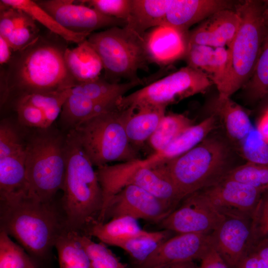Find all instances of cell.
I'll use <instances>...</instances> for the list:
<instances>
[{"mask_svg":"<svg viewBox=\"0 0 268 268\" xmlns=\"http://www.w3.org/2000/svg\"><path fill=\"white\" fill-rule=\"evenodd\" d=\"M251 251L257 254L265 263L268 268V239L259 241Z\"/></svg>","mask_w":268,"mask_h":268,"instance_id":"obj_49","label":"cell"},{"mask_svg":"<svg viewBox=\"0 0 268 268\" xmlns=\"http://www.w3.org/2000/svg\"><path fill=\"white\" fill-rule=\"evenodd\" d=\"M0 227L29 255L41 260L67 229L53 202H43L28 193L0 200Z\"/></svg>","mask_w":268,"mask_h":268,"instance_id":"obj_2","label":"cell"},{"mask_svg":"<svg viewBox=\"0 0 268 268\" xmlns=\"http://www.w3.org/2000/svg\"><path fill=\"white\" fill-rule=\"evenodd\" d=\"M238 145L240 153L247 162L268 165V143L256 128L253 127Z\"/></svg>","mask_w":268,"mask_h":268,"instance_id":"obj_39","label":"cell"},{"mask_svg":"<svg viewBox=\"0 0 268 268\" xmlns=\"http://www.w3.org/2000/svg\"><path fill=\"white\" fill-rule=\"evenodd\" d=\"M13 127L3 122L0 126V159L13 155L25 149Z\"/></svg>","mask_w":268,"mask_h":268,"instance_id":"obj_43","label":"cell"},{"mask_svg":"<svg viewBox=\"0 0 268 268\" xmlns=\"http://www.w3.org/2000/svg\"><path fill=\"white\" fill-rule=\"evenodd\" d=\"M225 217L197 191L184 198L179 206L158 224L162 229L177 234L211 233Z\"/></svg>","mask_w":268,"mask_h":268,"instance_id":"obj_12","label":"cell"},{"mask_svg":"<svg viewBox=\"0 0 268 268\" xmlns=\"http://www.w3.org/2000/svg\"><path fill=\"white\" fill-rule=\"evenodd\" d=\"M173 232L162 229L129 239L118 247L125 251L134 260V265L145 261L164 241L173 236Z\"/></svg>","mask_w":268,"mask_h":268,"instance_id":"obj_31","label":"cell"},{"mask_svg":"<svg viewBox=\"0 0 268 268\" xmlns=\"http://www.w3.org/2000/svg\"><path fill=\"white\" fill-rule=\"evenodd\" d=\"M65 60L70 73L78 84L99 78L103 69L99 56L87 39L73 48H67Z\"/></svg>","mask_w":268,"mask_h":268,"instance_id":"obj_21","label":"cell"},{"mask_svg":"<svg viewBox=\"0 0 268 268\" xmlns=\"http://www.w3.org/2000/svg\"><path fill=\"white\" fill-rule=\"evenodd\" d=\"M193 125V120L185 115L165 114L148 141L154 152L160 151Z\"/></svg>","mask_w":268,"mask_h":268,"instance_id":"obj_30","label":"cell"},{"mask_svg":"<svg viewBox=\"0 0 268 268\" xmlns=\"http://www.w3.org/2000/svg\"><path fill=\"white\" fill-rule=\"evenodd\" d=\"M74 232L88 256L92 268H129L104 243H96L85 234Z\"/></svg>","mask_w":268,"mask_h":268,"instance_id":"obj_35","label":"cell"},{"mask_svg":"<svg viewBox=\"0 0 268 268\" xmlns=\"http://www.w3.org/2000/svg\"><path fill=\"white\" fill-rule=\"evenodd\" d=\"M174 209L141 188L128 185L112 198L105 221L108 217L128 216L159 223Z\"/></svg>","mask_w":268,"mask_h":268,"instance_id":"obj_14","label":"cell"},{"mask_svg":"<svg viewBox=\"0 0 268 268\" xmlns=\"http://www.w3.org/2000/svg\"><path fill=\"white\" fill-rule=\"evenodd\" d=\"M238 268H268L264 261L255 252L251 251L243 260Z\"/></svg>","mask_w":268,"mask_h":268,"instance_id":"obj_47","label":"cell"},{"mask_svg":"<svg viewBox=\"0 0 268 268\" xmlns=\"http://www.w3.org/2000/svg\"><path fill=\"white\" fill-rule=\"evenodd\" d=\"M256 129L268 143V109L259 119Z\"/></svg>","mask_w":268,"mask_h":268,"instance_id":"obj_50","label":"cell"},{"mask_svg":"<svg viewBox=\"0 0 268 268\" xmlns=\"http://www.w3.org/2000/svg\"><path fill=\"white\" fill-rule=\"evenodd\" d=\"M0 2L6 6L19 9L37 21L52 33L58 35L67 42L78 44L88 37L87 36L70 32L61 26L51 15L42 8L35 0H0Z\"/></svg>","mask_w":268,"mask_h":268,"instance_id":"obj_28","label":"cell"},{"mask_svg":"<svg viewBox=\"0 0 268 268\" xmlns=\"http://www.w3.org/2000/svg\"><path fill=\"white\" fill-rule=\"evenodd\" d=\"M198 192L224 215L251 219L265 193L247 185L224 178Z\"/></svg>","mask_w":268,"mask_h":268,"instance_id":"obj_13","label":"cell"},{"mask_svg":"<svg viewBox=\"0 0 268 268\" xmlns=\"http://www.w3.org/2000/svg\"><path fill=\"white\" fill-rule=\"evenodd\" d=\"M213 84L204 72L189 66L144 85L120 99L118 107L135 109L144 106L165 107L196 94Z\"/></svg>","mask_w":268,"mask_h":268,"instance_id":"obj_10","label":"cell"},{"mask_svg":"<svg viewBox=\"0 0 268 268\" xmlns=\"http://www.w3.org/2000/svg\"><path fill=\"white\" fill-rule=\"evenodd\" d=\"M252 226L254 246L259 241L268 239V191L263 193L255 211Z\"/></svg>","mask_w":268,"mask_h":268,"instance_id":"obj_41","label":"cell"},{"mask_svg":"<svg viewBox=\"0 0 268 268\" xmlns=\"http://www.w3.org/2000/svg\"><path fill=\"white\" fill-rule=\"evenodd\" d=\"M212 247L229 268H238L252 251V219L229 215L211 233Z\"/></svg>","mask_w":268,"mask_h":268,"instance_id":"obj_15","label":"cell"},{"mask_svg":"<svg viewBox=\"0 0 268 268\" xmlns=\"http://www.w3.org/2000/svg\"><path fill=\"white\" fill-rule=\"evenodd\" d=\"M133 107L117 109L94 116L72 129L86 155L97 167L113 162L137 160L125 128Z\"/></svg>","mask_w":268,"mask_h":268,"instance_id":"obj_6","label":"cell"},{"mask_svg":"<svg viewBox=\"0 0 268 268\" xmlns=\"http://www.w3.org/2000/svg\"><path fill=\"white\" fill-rule=\"evenodd\" d=\"M87 40L99 56L104 79L109 82L139 80L138 70L148 69L150 62L143 37L126 26L94 32Z\"/></svg>","mask_w":268,"mask_h":268,"instance_id":"obj_7","label":"cell"},{"mask_svg":"<svg viewBox=\"0 0 268 268\" xmlns=\"http://www.w3.org/2000/svg\"><path fill=\"white\" fill-rule=\"evenodd\" d=\"M25 149L0 159V200L28 193Z\"/></svg>","mask_w":268,"mask_h":268,"instance_id":"obj_23","label":"cell"},{"mask_svg":"<svg viewBox=\"0 0 268 268\" xmlns=\"http://www.w3.org/2000/svg\"><path fill=\"white\" fill-rule=\"evenodd\" d=\"M263 2V8L262 16L264 24L266 28H268V0Z\"/></svg>","mask_w":268,"mask_h":268,"instance_id":"obj_52","label":"cell"},{"mask_svg":"<svg viewBox=\"0 0 268 268\" xmlns=\"http://www.w3.org/2000/svg\"><path fill=\"white\" fill-rule=\"evenodd\" d=\"M249 99L257 101L268 94V28L253 73L243 87Z\"/></svg>","mask_w":268,"mask_h":268,"instance_id":"obj_33","label":"cell"},{"mask_svg":"<svg viewBox=\"0 0 268 268\" xmlns=\"http://www.w3.org/2000/svg\"><path fill=\"white\" fill-rule=\"evenodd\" d=\"M12 49L7 41L3 37L0 36V65L8 64L12 56Z\"/></svg>","mask_w":268,"mask_h":268,"instance_id":"obj_48","label":"cell"},{"mask_svg":"<svg viewBox=\"0 0 268 268\" xmlns=\"http://www.w3.org/2000/svg\"><path fill=\"white\" fill-rule=\"evenodd\" d=\"M212 246L211 233H187L173 235L162 242L145 261L134 268H158L201 260Z\"/></svg>","mask_w":268,"mask_h":268,"instance_id":"obj_16","label":"cell"},{"mask_svg":"<svg viewBox=\"0 0 268 268\" xmlns=\"http://www.w3.org/2000/svg\"><path fill=\"white\" fill-rule=\"evenodd\" d=\"M214 48L200 45H190L185 59L188 66L207 74Z\"/></svg>","mask_w":268,"mask_h":268,"instance_id":"obj_44","label":"cell"},{"mask_svg":"<svg viewBox=\"0 0 268 268\" xmlns=\"http://www.w3.org/2000/svg\"><path fill=\"white\" fill-rule=\"evenodd\" d=\"M169 0H132L126 27L142 37L149 30L162 25Z\"/></svg>","mask_w":268,"mask_h":268,"instance_id":"obj_25","label":"cell"},{"mask_svg":"<svg viewBox=\"0 0 268 268\" xmlns=\"http://www.w3.org/2000/svg\"><path fill=\"white\" fill-rule=\"evenodd\" d=\"M189 32L165 25L147 31L143 38L150 63L162 67L185 58L188 48Z\"/></svg>","mask_w":268,"mask_h":268,"instance_id":"obj_17","label":"cell"},{"mask_svg":"<svg viewBox=\"0 0 268 268\" xmlns=\"http://www.w3.org/2000/svg\"><path fill=\"white\" fill-rule=\"evenodd\" d=\"M35 21L26 13L18 10L12 33L6 40L13 52L25 48L40 35Z\"/></svg>","mask_w":268,"mask_h":268,"instance_id":"obj_38","label":"cell"},{"mask_svg":"<svg viewBox=\"0 0 268 268\" xmlns=\"http://www.w3.org/2000/svg\"><path fill=\"white\" fill-rule=\"evenodd\" d=\"M67 41L57 35H40L32 43L13 53L2 81V100L12 92L19 96L60 92L78 83L65 60Z\"/></svg>","mask_w":268,"mask_h":268,"instance_id":"obj_1","label":"cell"},{"mask_svg":"<svg viewBox=\"0 0 268 268\" xmlns=\"http://www.w3.org/2000/svg\"><path fill=\"white\" fill-rule=\"evenodd\" d=\"M66 174L62 207L68 230L81 233L102 207V191L96 170L72 130L64 142Z\"/></svg>","mask_w":268,"mask_h":268,"instance_id":"obj_3","label":"cell"},{"mask_svg":"<svg viewBox=\"0 0 268 268\" xmlns=\"http://www.w3.org/2000/svg\"><path fill=\"white\" fill-rule=\"evenodd\" d=\"M240 22L235 9L227 8L215 12L202 23L222 47L228 48L236 35Z\"/></svg>","mask_w":268,"mask_h":268,"instance_id":"obj_32","label":"cell"},{"mask_svg":"<svg viewBox=\"0 0 268 268\" xmlns=\"http://www.w3.org/2000/svg\"><path fill=\"white\" fill-rule=\"evenodd\" d=\"M216 126L215 116L210 115L188 128L163 150L154 152L145 159H138L136 163L140 166L154 167L175 158L201 143L214 130Z\"/></svg>","mask_w":268,"mask_h":268,"instance_id":"obj_19","label":"cell"},{"mask_svg":"<svg viewBox=\"0 0 268 268\" xmlns=\"http://www.w3.org/2000/svg\"><path fill=\"white\" fill-rule=\"evenodd\" d=\"M158 268H199V267L193 261H191L168 265Z\"/></svg>","mask_w":268,"mask_h":268,"instance_id":"obj_51","label":"cell"},{"mask_svg":"<svg viewBox=\"0 0 268 268\" xmlns=\"http://www.w3.org/2000/svg\"><path fill=\"white\" fill-rule=\"evenodd\" d=\"M25 168L28 193L52 202L62 190L66 174L64 143L57 137H36L26 146Z\"/></svg>","mask_w":268,"mask_h":268,"instance_id":"obj_9","label":"cell"},{"mask_svg":"<svg viewBox=\"0 0 268 268\" xmlns=\"http://www.w3.org/2000/svg\"><path fill=\"white\" fill-rule=\"evenodd\" d=\"M35 1L61 26L74 33L88 37L99 29L127 25L125 20L103 15L81 0Z\"/></svg>","mask_w":268,"mask_h":268,"instance_id":"obj_11","label":"cell"},{"mask_svg":"<svg viewBox=\"0 0 268 268\" xmlns=\"http://www.w3.org/2000/svg\"><path fill=\"white\" fill-rule=\"evenodd\" d=\"M55 247L60 268H92L88 256L74 231L66 230L56 240Z\"/></svg>","mask_w":268,"mask_h":268,"instance_id":"obj_29","label":"cell"},{"mask_svg":"<svg viewBox=\"0 0 268 268\" xmlns=\"http://www.w3.org/2000/svg\"><path fill=\"white\" fill-rule=\"evenodd\" d=\"M137 219L128 216L112 218L108 222H100L94 220L84 230L86 235L94 236L101 242L118 247L131 238L146 234Z\"/></svg>","mask_w":268,"mask_h":268,"instance_id":"obj_20","label":"cell"},{"mask_svg":"<svg viewBox=\"0 0 268 268\" xmlns=\"http://www.w3.org/2000/svg\"><path fill=\"white\" fill-rule=\"evenodd\" d=\"M71 90L69 89L60 92L27 94L20 97L17 102L29 103L42 110L49 127L61 114Z\"/></svg>","mask_w":268,"mask_h":268,"instance_id":"obj_34","label":"cell"},{"mask_svg":"<svg viewBox=\"0 0 268 268\" xmlns=\"http://www.w3.org/2000/svg\"><path fill=\"white\" fill-rule=\"evenodd\" d=\"M165 110V107L144 106L133 111L125 125L131 144L137 146L148 141L166 114Z\"/></svg>","mask_w":268,"mask_h":268,"instance_id":"obj_24","label":"cell"},{"mask_svg":"<svg viewBox=\"0 0 268 268\" xmlns=\"http://www.w3.org/2000/svg\"><path fill=\"white\" fill-rule=\"evenodd\" d=\"M81 1L107 16L126 22L130 16L132 0H82Z\"/></svg>","mask_w":268,"mask_h":268,"instance_id":"obj_40","label":"cell"},{"mask_svg":"<svg viewBox=\"0 0 268 268\" xmlns=\"http://www.w3.org/2000/svg\"><path fill=\"white\" fill-rule=\"evenodd\" d=\"M105 205L123 188L134 185L176 208L182 198L172 180L162 164L139 166L134 161L106 165L96 170Z\"/></svg>","mask_w":268,"mask_h":268,"instance_id":"obj_8","label":"cell"},{"mask_svg":"<svg viewBox=\"0 0 268 268\" xmlns=\"http://www.w3.org/2000/svg\"><path fill=\"white\" fill-rule=\"evenodd\" d=\"M232 3L227 0H169L162 25L188 32L191 26L215 12L232 8Z\"/></svg>","mask_w":268,"mask_h":268,"instance_id":"obj_18","label":"cell"},{"mask_svg":"<svg viewBox=\"0 0 268 268\" xmlns=\"http://www.w3.org/2000/svg\"><path fill=\"white\" fill-rule=\"evenodd\" d=\"M229 62L228 50L226 47L214 48L207 74L217 90L223 83L227 73Z\"/></svg>","mask_w":268,"mask_h":268,"instance_id":"obj_42","label":"cell"},{"mask_svg":"<svg viewBox=\"0 0 268 268\" xmlns=\"http://www.w3.org/2000/svg\"><path fill=\"white\" fill-rule=\"evenodd\" d=\"M200 260L201 262L199 268H229L212 246Z\"/></svg>","mask_w":268,"mask_h":268,"instance_id":"obj_46","label":"cell"},{"mask_svg":"<svg viewBox=\"0 0 268 268\" xmlns=\"http://www.w3.org/2000/svg\"><path fill=\"white\" fill-rule=\"evenodd\" d=\"M215 107L216 113L222 120L228 138L238 144L253 127L248 115L230 98H217Z\"/></svg>","mask_w":268,"mask_h":268,"instance_id":"obj_27","label":"cell"},{"mask_svg":"<svg viewBox=\"0 0 268 268\" xmlns=\"http://www.w3.org/2000/svg\"><path fill=\"white\" fill-rule=\"evenodd\" d=\"M263 2L247 0L236 5L239 28L227 48L229 62L226 75L217 89L218 99L231 96L250 78L258 60L266 27L263 20Z\"/></svg>","mask_w":268,"mask_h":268,"instance_id":"obj_5","label":"cell"},{"mask_svg":"<svg viewBox=\"0 0 268 268\" xmlns=\"http://www.w3.org/2000/svg\"><path fill=\"white\" fill-rule=\"evenodd\" d=\"M156 76L130 81L123 83L111 82L105 79L98 78L95 80L81 83L71 88V93L80 95L92 100L110 103H117L120 98L126 95L132 89L141 85L151 83Z\"/></svg>","mask_w":268,"mask_h":268,"instance_id":"obj_22","label":"cell"},{"mask_svg":"<svg viewBox=\"0 0 268 268\" xmlns=\"http://www.w3.org/2000/svg\"><path fill=\"white\" fill-rule=\"evenodd\" d=\"M0 268H37L24 249L14 243L3 231L0 232Z\"/></svg>","mask_w":268,"mask_h":268,"instance_id":"obj_36","label":"cell"},{"mask_svg":"<svg viewBox=\"0 0 268 268\" xmlns=\"http://www.w3.org/2000/svg\"><path fill=\"white\" fill-rule=\"evenodd\" d=\"M16 110L19 120L24 125L41 129L48 128L44 112L32 104L17 102Z\"/></svg>","mask_w":268,"mask_h":268,"instance_id":"obj_45","label":"cell"},{"mask_svg":"<svg viewBox=\"0 0 268 268\" xmlns=\"http://www.w3.org/2000/svg\"><path fill=\"white\" fill-rule=\"evenodd\" d=\"M118 108L117 103L99 102L71 93L62 107L61 119L74 129L94 116Z\"/></svg>","mask_w":268,"mask_h":268,"instance_id":"obj_26","label":"cell"},{"mask_svg":"<svg viewBox=\"0 0 268 268\" xmlns=\"http://www.w3.org/2000/svg\"><path fill=\"white\" fill-rule=\"evenodd\" d=\"M233 151L225 139L209 134L190 150L161 164L183 200L223 179L234 167Z\"/></svg>","mask_w":268,"mask_h":268,"instance_id":"obj_4","label":"cell"},{"mask_svg":"<svg viewBox=\"0 0 268 268\" xmlns=\"http://www.w3.org/2000/svg\"><path fill=\"white\" fill-rule=\"evenodd\" d=\"M263 192L268 191V165L247 162L234 167L224 177Z\"/></svg>","mask_w":268,"mask_h":268,"instance_id":"obj_37","label":"cell"}]
</instances>
